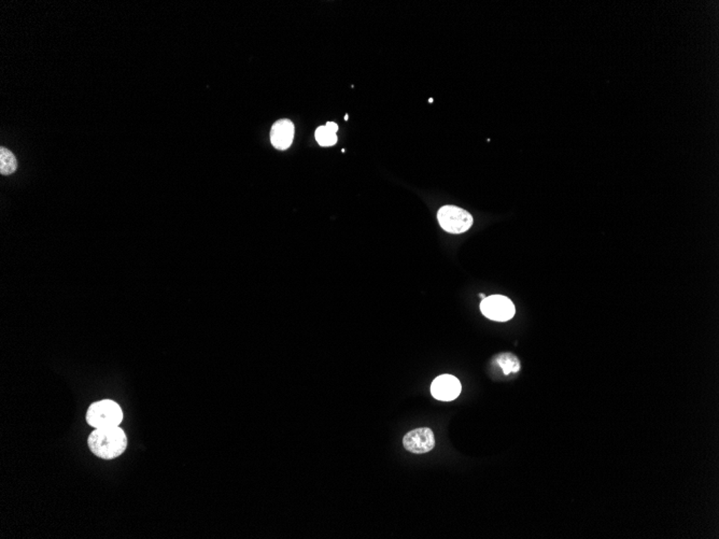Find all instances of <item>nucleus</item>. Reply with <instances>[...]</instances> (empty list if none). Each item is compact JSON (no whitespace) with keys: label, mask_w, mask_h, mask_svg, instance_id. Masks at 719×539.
<instances>
[{"label":"nucleus","mask_w":719,"mask_h":539,"mask_svg":"<svg viewBox=\"0 0 719 539\" xmlns=\"http://www.w3.org/2000/svg\"><path fill=\"white\" fill-rule=\"evenodd\" d=\"M90 450L103 460H113L122 456L128 448V437L121 427L96 429L88 439Z\"/></svg>","instance_id":"nucleus-1"},{"label":"nucleus","mask_w":719,"mask_h":539,"mask_svg":"<svg viewBox=\"0 0 719 539\" xmlns=\"http://www.w3.org/2000/svg\"><path fill=\"white\" fill-rule=\"evenodd\" d=\"M123 420L120 405L111 399L93 403L86 412V422L94 429H107L119 426Z\"/></svg>","instance_id":"nucleus-2"},{"label":"nucleus","mask_w":719,"mask_h":539,"mask_svg":"<svg viewBox=\"0 0 719 539\" xmlns=\"http://www.w3.org/2000/svg\"><path fill=\"white\" fill-rule=\"evenodd\" d=\"M437 220L446 232L450 234H462L471 229L473 217L467 210L456 206H444L437 212Z\"/></svg>","instance_id":"nucleus-3"},{"label":"nucleus","mask_w":719,"mask_h":539,"mask_svg":"<svg viewBox=\"0 0 719 539\" xmlns=\"http://www.w3.org/2000/svg\"><path fill=\"white\" fill-rule=\"evenodd\" d=\"M480 310L486 318L496 322H506L515 315L516 308L509 298L503 295H491L480 303Z\"/></svg>","instance_id":"nucleus-4"},{"label":"nucleus","mask_w":719,"mask_h":539,"mask_svg":"<svg viewBox=\"0 0 719 539\" xmlns=\"http://www.w3.org/2000/svg\"><path fill=\"white\" fill-rule=\"evenodd\" d=\"M403 446L415 454L429 452L435 447L434 433L429 427H419L408 432L403 438Z\"/></svg>","instance_id":"nucleus-5"},{"label":"nucleus","mask_w":719,"mask_h":539,"mask_svg":"<svg viewBox=\"0 0 719 539\" xmlns=\"http://www.w3.org/2000/svg\"><path fill=\"white\" fill-rule=\"evenodd\" d=\"M461 382L452 374H442L432 382L431 393L434 399L442 401H452L461 393Z\"/></svg>","instance_id":"nucleus-6"},{"label":"nucleus","mask_w":719,"mask_h":539,"mask_svg":"<svg viewBox=\"0 0 719 539\" xmlns=\"http://www.w3.org/2000/svg\"><path fill=\"white\" fill-rule=\"evenodd\" d=\"M294 138V124L290 120L276 122L270 131V141L278 150H287Z\"/></svg>","instance_id":"nucleus-7"},{"label":"nucleus","mask_w":719,"mask_h":539,"mask_svg":"<svg viewBox=\"0 0 719 539\" xmlns=\"http://www.w3.org/2000/svg\"><path fill=\"white\" fill-rule=\"evenodd\" d=\"M17 168V160L13 153L6 148L0 149V173L1 175H11Z\"/></svg>","instance_id":"nucleus-8"},{"label":"nucleus","mask_w":719,"mask_h":539,"mask_svg":"<svg viewBox=\"0 0 719 539\" xmlns=\"http://www.w3.org/2000/svg\"><path fill=\"white\" fill-rule=\"evenodd\" d=\"M496 363L503 370L504 374H509L511 372H517L520 370V363L516 355L512 353H503L496 357Z\"/></svg>","instance_id":"nucleus-9"},{"label":"nucleus","mask_w":719,"mask_h":539,"mask_svg":"<svg viewBox=\"0 0 719 539\" xmlns=\"http://www.w3.org/2000/svg\"><path fill=\"white\" fill-rule=\"evenodd\" d=\"M316 140L318 141L321 147H332V145H336L337 136L335 133H332L325 127V125L320 126L316 131Z\"/></svg>","instance_id":"nucleus-10"},{"label":"nucleus","mask_w":719,"mask_h":539,"mask_svg":"<svg viewBox=\"0 0 719 539\" xmlns=\"http://www.w3.org/2000/svg\"><path fill=\"white\" fill-rule=\"evenodd\" d=\"M325 127H327L330 131H332V133L336 134L337 131H338V125H337L336 123H334V122H327V123L325 124Z\"/></svg>","instance_id":"nucleus-11"},{"label":"nucleus","mask_w":719,"mask_h":539,"mask_svg":"<svg viewBox=\"0 0 719 539\" xmlns=\"http://www.w3.org/2000/svg\"><path fill=\"white\" fill-rule=\"evenodd\" d=\"M479 297H481L483 298V299H484V298H486V296H485V294H480V295H479Z\"/></svg>","instance_id":"nucleus-12"},{"label":"nucleus","mask_w":719,"mask_h":539,"mask_svg":"<svg viewBox=\"0 0 719 539\" xmlns=\"http://www.w3.org/2000/svg\"><path fill=\"white\" fill-rule=\"evenodd\" d=\"M348 118H349L348 114H346V116H345V120H346V121H347V120H348Z\"/></svg>","instance_id":"nucleus-13"}]
</instances>
